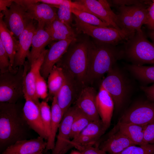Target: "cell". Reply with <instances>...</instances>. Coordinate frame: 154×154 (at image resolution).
I'll list each match as a JSON object with an SVG mask.
<instances>
[{"label": "cell", "mask_w": 154, "mask_h": 154, "mask_svg": "<svg viewBox=\"0 0 154 154\" xmlns=\"http://www.w3.org/2000/svg\"><path fill=\"white\" fill-rule=\"evenodd\" d=\"M23 107L17 103L0 102V149L2 152L17 141L30 137L31 129L24 117Z\"/></svg>", "instance_id": "cell-1"}, {"label": "cell", "mask_w": 154, "mask_h": 154, "mask_svg": "<svg viewBox=\"0 0 154 154\" xmlns=\"http://www.w3.org/2000/svg\"><path fill=\"white\" fill-rule=\"evenodd\" d=\"M122 54L114 46L98 41L95 44L90 42L86 85H92L101 79L116 64Z\"/></svg>", "instance_id": "cell-2"}, {"label": "cell", "mask_w": 154, "mask_h": 154, "mask_svg": "<svg viewBox=\"0 0 154 154\" xmlns=\"http://www.w3.org/2000/svg\"><path fill=\"white\" fill-rule=\"evenodd\" d=\"M73 42L56 65L64 73L86 86L90 42L86 40Z\"/></svg>", "instance_id": "cell-3"}, {"label": "cell", "mask_w": 154, "mask_h": 154, "mask_svg": "<svg viewBox=\"0 0 154 154\" xmlns=\"http://www.w3.org/2000/svg\"><path fill=\"white\" fill-rule=\"evenodd\" d=\"M107 73L101 85L110 94L114 108L118 111L131 93L132 84L123 70L116 64Z\"/></svg>", "instance_id": "cell-4"}, {"label": "cell", "mask_w": 154, "mask_h": 154, "mask_svg": "<svg viewBox=\"0 0 154 154\" xmlns=\"http://www.w3.org/2000/svg\"><path fill=\"white\" fill-rule=\"evenodd\" d=\"M28 70L27 60L23 66L0 73V102L15 104L24 97V80Z\"/></svg>", "instance_id": "cell-5"}, {"label": "cell", "mask_w": 154, "mask_h": 154, "mask_svg": "<svg viewBox=\"0 0 154 154\" xmlns=\"http://www.w3.org/2000/svg\"><path fill=\"white\" fill-rule=\"evenodd\" d=\"M74 19L75 23L72 25L73 26L102 43L115 46L125 43L132 36L131 32L125 29H118L112 27L92 25L82 21L75 16Z\"/></svg>", "instance_id": "cell-6"}, {"label": "cell", "mask_w": 154, "mask_h": 154, "mask_svg": "<svg viewBox=\"0 0 154 154\" xmlns=\"http://www.w3.org/2000/svg\"><path fill=\"white\" fill-rule=\"evenodd\" d=\"M125 44V53L128 58L135 63L133 64L154 65V45L146 39L143 32H136Z\"/></svg>", "instance_id": "cell-7"}, {"label": "cell", "mask_w": 154, "mask_h": 154, "mask_svg": "<svg viewBox=\"0 0 154 154\" xmlns=\"http://www.w3.org/2000/svg\"><path fill=\"white\" fill-rule=\"evenodd\" d=\"M9 7L1 13L5 25L18 40L20 34L33 20L25 7L16 0H13Z\"/></svg>", "instance_id": "cell-8"}, {"label": "cell", "mask_w": 154, "mask_h": 154, "mask_svg": "<svg viewBox=\"0 0 154 154\" xmlns=\"http://www.w3.org/2000/svg\"><path fill=\"white\" fill-rule=\"evenodd\" d=\"M119 10L117 15L121 29L136 32H143L141 27L146 21L148 9L140 4L131 6L120 5Z\"/></svg>", "instance_id": "cell-9"}, {"label": "cell", "mask_w": 154, "mask_h": 154, "mask_svg": "<svg viewBox=\"0 0 154 154\" xmlns=\"http://www.w3.org/2000/svg\"><path fill=\"white\" fill-rule=\"evenodd\" d=\"M117 123L142 125L154 123V102L149 101L136 103L124 112Z\"/></svg>", "instance_id": "cell-10"}, {"label": "cell", "mask_w": 154, "mask_h": 154, "mask_svg": "<svg viewBox=\"0 0 154 154\" xmlns=\"http://www.w3.org/2000/svg\"><path fill=\"white\" fill-rule=\"evenodd\" d=\"M90 12L107 23L110 27L118 29L120 27L117 15L111 9L109 3L105 0H79L75 1Z\"/></svg>", "instance_id": "cell-11"}, {"label": "cell", "mask_w": 154, "mask_h": 154, "mask_svg": "<svg viewBox=\"0 0 154 154\" xmlns=\"http://www.w3.org/2000/svg\"><path fill=\"white\" fill-rule=\"evenodd\" d=\"M76 111V107L74 105L64 114L58 128L56 141L51 154H65L73 147L71 143L70 134Z\"/></svg>", "instance_id": "cell-12"}, {"label": "cell", "mask_w": 154, "mask_h": 154, "mask_svg": "<svg viewBox=\"0 0 154 154\" xmlns=\"http://www.w3.org/2000/svg\"><path fill=\"white\" fill-rule=\"evenodd\" d=\"M16 1L25 7L33 20L38 22L37 26L44 28L57 17L56 9L49 5L37 2L35 0Z\"/></svg>", "instance_id": "cell-13"}, {"label": "cell", "mask_w": 154, "mask_h": 154, "mask_svg": "<svg viewBox=\"0 0 154 154\" xmlns=\"http://www.w3.org/2000/svg\"><path fill=\"white\" fill-rule=\"evenodd\" d=\"M66 80L57 94V102L63 114L74 103L83 88L86 86L65 73Z\"/></svg>", "instance_id": "cell-14"}, {"label": "cell", "mask_w": 154, "mask_h": 154, "mask_svg": "<svg viewBox=\"0 0 154 154\" xmlns=\"http://www.w3.org/2000/svg\"><path fill=\"white\" fill-rule=\"evenodd\" d=\"M98 147L110 154H118L127 147L136 145L126 136L113 128L97 142Z\"/></svg>", "instance_id": "cell-15"}, {"label": "cell", "mask_w": 154, "mask_h": 154, "mask_svg": "<svg viewBox=\"0 0 154 154\" xmlns=\"http://www.w3.org/2000/svg\"><path fill=\"white\" fill-rule=\"evenodd\" d=\"M76 40L66 39L51 44L44 57L40 70V74L45 79L48 78L54 66L66 52L70 44Z\"/></svg>", "instance_id": "cell-16"}, {"label": "cell", "mask_w": 154, "mask_h": 154, "mask_svg": "<svg viewBox=\"0 0 154 154\" xmlns=\"http://www.w3.org/2000/svg\"><path fill=\"white\" fill-rule=\"evenodd\" d=\"M97 94L93 87L85 86L83 88L74 103V105L92 121L101 119L96 105Z\"/></svg>", "instance_id": "cell-17"}, {"label": "cell", "mask_w": 154, "mask_h": 154, "mask_svg": "<svg viewBox=\"0 0 154 154\" xmlns=\"http://www.w3.org/2000/svg\"><path fill=\"white\" fill-rule=\"evenodd\" d=\"M24 98L25 101L23 108V112L26 121L31 129L47 140L39 106L30 98Z\"/></svg>", "instance_id": "cell-18"}, {"label": "cell", "mask_w": 154, "mask_h": 154, "mask_svg": "<svg viewBox=\"0 0 154 154\" xmlns=\"http://www.w3.org/2000/svg\"><path fill=\"white\" fill-rule=\"evenodd\" d=\"M48 50V49L44 50L37 59L33 63L26 73L24 80V98H30L38 106L40 102L36 94L35 82L37 76L40 72L41 65Z\"/></svg>", "instance_id": "cell-19"}, {"label": "cell", "mask_w": 154, "mask_h": 154, "mask_svg": "<svg viewBox=\"0 0 154 154\" xmlns=\"http://www.w3.org/2000/svg\"><path fill=\"white\" fill-rule=\"evenodd\" d=\"M36 28L33 21L19 36L18 48L14 58L13 68L24 64L26 58H27L30 52V48Z\"/></svg>", "instance_id": "cell-20"}, {"label": "cell", "mask_w": 154, "mask_h": 154, "mask_svg": "<svg viewBox=\"0 0 154 154\" xmlns=\"http://www.w3.org/2000/svg\"><path fill=\"white\" fill-rule=\"evenodd\" d=\"M41 137L17 141L9 146L1 153H5L33 154L44 153L47 141Z\"/></svg>", "instance_id": "cell-21"}, {"label": "cell", "mask_w": 154, "mask_h": 154, "mask_svg": "<svg viewBox=\"0 0 154 154\" xmlns=\"http://www.w3.org/2000/svg\"><path fill=\"white\" fill-rule=\"evenodd\" d=\"M96 103L101 119L108 128L110 125L114 104L110 94L101 85L96 96Z\"/></svg>", "instance_id": "cell-22"}, {"label": "cell", "mask_w": 154, "mask_h": 154, "mask_svg": "<svg viewBox=\"0 0 154 154\" xmlns=\"http://www.w3.org/2000/svg\"><path fill=\"white\" fill-rule=\"evenodd\" d=\"M52 41L50 35L44 28L37 27L32 38L31 50L27 58L28 70L33 63L45 49V46Z\"/></svg>", "instance_id": "cell-23"}, {"label": "cell", "mask_w": 154, "mask_h": 154, "mask_svg": "<svg viewBox=\"0 0 154 154\" xmlns=\"http://www.w3.org/2000/svg\"><path fill=\"white\" fill-rule=\"evenodd\" d=\"M44 29L48 33L53 41L77 40L76 35L71 27L61 21L57 17L51 23L46 25Z\"/></svg>", "instance_id": "cell-24"}, {"label": "cell", "mask_w": 154, "mask_h": 154, "mask_svg": "<svg viewBox=\"0 0 154 154\" xmlns=\"http://www.w3.org/2000/svg\"><path fill=\"white\" fill-rule=\"evenodd\" d=\"M0 40L8 54L13 67L18 48L19 41L5 25L3 20V15L1 13L0 15Z\"/></svg>", "instance_id": "cell-25"}, {"label": "cell", "mask_w": 154, "mask_h": 154, "mask_svg": "<svg viewBox=\"0 0 154 154\" xmlns=\"http://www.w3.org/2000/svg\"><path fill=\"white\" fill-rule=\"evenodd\" d=\"M51 121L50 133L47 140V145L44 153L54 148L56 133L64 116L62 110L57 102V94L52 98L51 108Z\"/></svg>", "instance_id": "cell-26"}, {"label": "cell", "mask_w": 154, "mask_h": 154, "mask_svg": "<svg viewBox=\"0 0 154 154\" xmlns=\"http://www.w3.org/2000/svg\"><path fill=\"white\" fill-rule=\"evenodd\" d=\"M145 125L133 123L117 124L113 127L127 137L136 145L145 144L143 141V133Z\"/></svg>", "instance_id": "cell-27"}, {"label": "cell", "mask_w": 154, "mask_h": 154, "mask_svg": "<svg viewBox=\"0 0 154 154\" xmlns=\"http://www.w3.org/2000/svg\"><path fill=\"white\" fill-rule=\"evenodd\" d=\"M47 79L48 95L53 97L57 94L64 84L66 80L65 75L62 68L55 65Z\"/></svg>", "instance_id": "cell-28"}, {"label": "cell", "mask_w": 154, "mask_h": 154, "mask_svg": "<svg viewBox=\"0 0 154 154\" xmlns=\"http://www.w3.org/2000/svg\"><path fill=\"white\" fill-rule=\"evenodd\" d=\"M126 68L141 82L145 84L154 83V65L146 66L132 64L127 65Z\"/></svg>", "instance_id": "cell-29"}, {"label": "cell", "mask_w": 154, "mask_h": 154, "mask_svg": "<svg viewBox=\"0 0 154 154\" xmlns=\"http://www.w3.org/2000/svg\"><path fill=\"white\" fill-rule=\"evenodd\" d=\"M75 106L76 113L72 125L70 134V139H72L79 135L88 125L93 121Z\"/></svg>", "instance_id": "cell-30"}, {"label": "cell", "mask_w": 154, "mask_h": 154, "mask_svg": "<svg viewBox=\"0 0 154 154\" xmlns=\"http://www.w3.org/2000/svg\"><path fill=\"white\" fill-rule=\"evenodd\" d=\"M71 11L75 17L86 23L98 26L110 27L95 15L76 6L72 1Z\"/></svg>", "instance_id": "cell-31"}, {"label": "cell", "mask_w": 154, "mask_h": 154, "mask_svg": "<svg viewBox=\"0 0 154 154\" xmlns=\"http://www.w3.org/2000/svg\"><path fill=\"white\" fill-rule=\"evenodd\" d=\"M108 128L100 119L90 122L80 135L93 137L98 141Z\"/></svg>", "instance_id": "cell-32"}, {"label": "cell", "mask_w": 154, "mask_h": 154, "mask_svg": "<svg viewBox=\"0 0 154 154\" xmlns=\"http://www.w3.org/2000/svg\"><path fill=\"white\" fill-rule=\"evenodd\" d=\"M71 2L70 0H64L58 6L57 17L62 22L71 27L72 25V17L71 11Z\"/></svg>", "instance_id": "cell-33"}, {"label": "cell", "mask_w": 154, "mask_h": 154, "mask_svg": "<svg viewBox=\"0 0 154 154\" xmlns=\"http://www.w3.org/2000/svg\"><path fill=\"white\" fill-rule=\"evenodd\" d=\"M39 107L42 121L48 139L50 133L51 121V108L47 102L44 101L40 103Z\"/></svg>", "instance_id": "cell-34"}, {"label": "cell", "mask_w": 154, "mask_h": 154, "mask_svg": "<svg viewBox=\"0 0 154 154\" xmlns=\"http://www.w3.org/2000/svg\"><path fill=\"white\" fill-rule=\"evenodd\" d=\"M118 154H154V144L131 146Z\"/></svg>", "instance_id": "cell-35"}, {"label": "cell", "mask_w": 154, "mask_h": 154, "mask_svg": "<svg viewBox=\"0 0 154 154\" xmlns=\"http://www.w3.org/2000/svg\"><path fill=\"white\" fill-rule=\"evenodd\" d=\"M48 85L45 79L39 72L38 74L35 84L36 94L39 98L45 99L48 96Z\"/></svg>", "instance_id": "cell-36"}, {"label": "cell", "mask_w": 154, "mask_h": 154, "mask_svg": "<svg viewBox=\"0 0 154 154\" xmlns=\"http://www.w3.org/2000/svg\"><path fill=\"white\" fill-rule=\"evenodd\" d=\"M13 69L8 54L0 40V73L11 71Z\"/></svg>", "instance_id": "cell-37"}, {"label": "cell", "mask_w": 154, "mask_h": 154, "mask_svg": "<svg viewBox=\"0 0 154 154\" xmlns=\"http://www.w3.org/2000/svg\"><path fill=\"white\" fill-rule=\"evenodd\" d=\"M71 144L73 147L76 149L82 154H106V152L98 147L92 145H83L72 143Z\"/></svg>", "instance_id": "cell-38"}, {"label": "cell", "mask_w": 154, "mask_h": 154, "mask_svg": "<svg viewBox=\"0 0 154 154\" xmlns=\"http://www.w3.org/2000/svg\"><path fill=\"white\" fill-rule=\"evenodd\" d=\"M98 141L93 137L84 135H79L76 137L72 139L71 143H75L83 145L95 146Z\"/></svg>", "instance_id": "cell-39"}, {"label": "cell", "mask_w": 154, "mask_h": 154, "mask_svg": "<svg viewBox=\"0 0 154 154\" xmlns=\"http://www.w3.org/2000/svg\"><path fill=\"white\" fill-rule=\"evenodd\" d=\"M143 141L145 144H154V123L145 125L143 133Z\"/></svg>", "instance_id": "cell-40"}, {"label": "cell", "mask_w": 154, "mask_h": 154, "mask_svg": "<svg viewBox=\"0 0 154 154\" xmlns=\"http://www.w3.org/2000/svg\"><path fill=\"white\" fill-rule=\"evenodd\" d=\"M148 9L145 24L151 30H154V0Z\"/></svg>", "instance_id": "cell-41"}, {"label": "cell", "mask_w": 154, "mask_h": 154, "mask_svg": "<svg viewBox=\"0 0 154 154\" xmlns=\"http://www.w3.org/2000/svg\"><path fill=\"white\" fill-rule=\"evenodd\" d=\"M140 88L148 100L154 102V84L150 86H142Z\"/></svg>", "instance_id": "cell-42"}, {"label": "cell", "mask_w": 154, "mask_h": 154, "mask_svg": "<svg viewBox=\"0 0 154 154\" xmlns=\"http://www.w3.org/2000/svg\"><path fill=\"white\" fill-rule=\"evenodd\" d=\"M63 1L64 0H35L36 2L44 3L56 8H58L59 6L63 2Z\"/></svg>", "instance_id": "cell-43"}, {"label": "cell", "mask_w": 154, "mask_h": 154, "mask_svg": "<svg viewBox=\"0 0 154 154\" xmlns=\"http://www.w3.org/2000/svg\"><path fill=\"white\" fill-rule=\"evenodd\" d=\"M113 3L115 4L119 5H137L142 4L141 1L135 0H114Z\"/></svg>", "instance_id": "cell-44"}, {"label": "cell", "mask_w": 154, "mask_h": 154, "mask_svg": "<svg viewBox=\"0 0 154 154\" xmlns=\"http://www.w3.org/2000/svg\"><path fill=\"white\" fill-rule=\"evenodd\" d=\"M13 0H0V12L5 10L11 5Z\"/></svg>", "instance_id": "cell-45"}, {"label": "cell", "mask_w": 154, "mask_h": 154, "mask_svg": "<svg viewBox=\"0 0 154 154\" xmlns=\"http://www.w3.org/2000/svg\"><path fill=\"white\" fill-rule=\"evenodd\" d=\"M149 36L152 41V43L154 45V30H152L149 33Z\"/></svg>", "instance_id": "cell-46"}, {"label": "cell", "mask_w": 154, "mask_h": 154, "mask_svg": "<svg viewBox=\"0 0 154 154\" xmlns=\"http://www.w3.org/2000/svg\"><path fill=\"white\" fill-rule=\"evenodd\" d=\"M70 154H82L79 151L73 150L71 151Z\"/></svg>", "instance_id": "cell-47"}, {"label": "cell", "mask_w": 154, "mask_h": 154, "mask_svg": "<svg viewBox=\"0 0 154 154\" xmlns=\"http://www.w3.org/2000/svg\"><path fill=\"white\" fill-rule=\"evenodd\" d=\"M1 154H19V153H1ZM44 154L43 153H40L33 154Z\"/></svg>", "instance_id": "cell-48"}, {"label": "cell", "mask_w": 154, "mask_h": 154, "mask_svg": "<svg viewBox=\"0 0 154 154\" xmlns=\"http://www.w3.org/2000/svg\"><path fill=\"white\" fill-rule=\"evenodd\" d=\"M44 154H49V153H48L47 152H46L44 153Z\"/></svg>", "instance_id": "cell-49"}]
</instances>
